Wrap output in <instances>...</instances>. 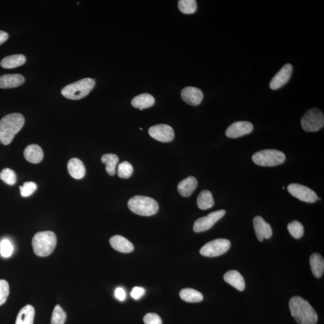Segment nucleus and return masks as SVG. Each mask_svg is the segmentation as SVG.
I'll return each instance as SVG.
<instances>
[{
  "label": "nucleus",
  "instance_id": "1",
  "mask_svg": "<svg viewBox=\"0 0 324 324\" xmlns=\"http://www.w3.org/2000/svg\"><path fill=\"white\" fill-rule=\"evenodd\" d=\"M289 306L292 317L299 324H316L318 320L317 313L308 301L302 297L295 296L289 300Z\"/></svg>",
  "mask_w": 324,
  "mask_h": 324
},
{
  "label": "nucleus",
  "instance_id": "2",
  "mask_svg": "<svg viewBox=\"0 0 324 324\" xmlns=\"http://www.w3.org/2000/svg\"><path fill=\"white\" fill-rule=\"evenodd\" d=\"M25 122L24 116L19 113H10L0 120V142L7 146L21 130Z\"/></svg>",
  "mask_w": 324,
  "mask_h": 324
},
{
  "label": "nucleus",
  "instance_id": "3",
  "mask_svg": "<svg viewBox=\"0 0 324 324\" xmlns=\"http://www.w3.org/2000/svg\"><path fill=\"white\" fill-rule=\"evenodd\" d=\"M56 245V237L52 231L36 233L32 240V246L35 255L45 257L54 252Z\"/></svg>",
  "mask_w": 324,
  "mask_h": 324
},
{
  "label": "nucleus",
  "instance_id": "4",
  "mask_svg": "<svg viewBox=\"0 0 324 324\" xmlns=\"http://www.w3.org/2000/svg\"><path fill=\"white\" fill-rule=\"evenodd\" d=\"M127 204L133 213L140 216L155 215L159 210L158 202L155 199L145 196H135L130 199Z\"/></svg>",
  "mask_w": 324,
  "mask_h": 324
},
{
  "label": "nucleus",
  "instance_id": "5",
  "mask_svg": "<svg viewBox=\"0 0 324 324\" xmlns=\"http://www.w3.org/2000/svg\"><path fill=\"white\" fill-rule=\"evenodd\" d=\"M95 86V81L92 78H84L67 85L61 90L62 95L70 100H79L85 98Z\"/></svg>",
  "mask_w": 324,
  "mask_h": 324
},
{
  "label": "nucleus",
  "instance_id": "6",
  "mask_svg": "<svg viewBox=\"0 0 324 324\" xmlns=\"http://www.w3.org/2000/svg\"><path fill=\"white\" fill-rule=\"evenodd\" d=\"M285 160V155L277 150H264L255 153L252 156L253 162L261 166L279 165Z\"/></svg>",
  "mask_w": 324,
  "mask_h": 324
},
{
  "label": "nucleus",
  "instance_id": "7",
  "mask_svg": "<svg viewBox=\"0 0 324 324\" xmlns=\"http://www.w3.org/2000/svg\"><path fill=\"white\" fill-rule=\"evenodd\" d=\"M301 124L306 132H317L324 127V113L318 108H312L303 115Z\"/></svg>",
  "mask_w": 324,
  "mask_h": 324
},
{
  "label": "nucleus",
  "instance_id": "8",
  "mask_svg": "<svg viewBox=\"0 0 324 324\" xmlns=\"http://www.w3.org/2000/svg\"><path fill=\"white\" fill-rule=\"evenodd\" d=\"M231 242L227 239L218 238L205 244L200 250V254L206 257H216L228 251Z\"/></svg>",
  "mask_w": 324,
  "mask_h": 324
},
{
  "label": "nucleus",
  "instance_id": "9",
  "mask_svg": "<svg viewBox=\"0 0 324 324\" xmlns=\"http://www.w3.org/2000/svg\"><path fill=\"white\" fill-rule=\"evenodd\" d=\"M225 214V210H220L210 213L209 215L205 216V217L198 218L193 225V230L197 233L206 231L212 228L214 224L218 220L221 219Z\"/></svg>",
  "mask_w": 324,
  "mask_h": 324
},
{
  "label": "nucleus",
  "instance_id": "10",
  "mask_svg": "<svg viewBox=\"0 0 324 324\" xmlns=\"http://www.w3.org/2000/svg\"><path fill=\"white\" fill-rule=\"evenodd\" d=\"M288 190L292 196L306 203H314L319 198L314 190L301 184H289L288 186Z\"/></svg>",
  "mask_w": 324,
  "mask_h": 324
},
{
  "label": "nucleus",
  "instance_id": "11",
  "mask_svg": "<svg viewBox=\"0 0 324 324\" xmlns=\"http://www.w3.org/2000/svg\"><path fill=\"white\" fill-rule=\"evenodd\" d=\"M151 137L162 143H169L174 138L175 134L172 128L167 124H158L151 127L149 130Z\"/></svg>",
  "mask_w": 324,
  "mask_h": 324
},
{
  "label": "nucleus",
  "instance_id": "12",
  "mask_svg": "<svg viewBox=\"0 0 324 324\" xmlns=\"http://www.w3.org/2000/svg\"><path fill=\"white\" fill-rule=\"evenodd\" d=\"M254 126L249 121H237L232 123L226 130V135L229 138H238L251 133Z\"/></svg>",
  "mask_w": 324,
  "mask_h": 324
},
{
  "label": "nucleus",
  "instance_id": "13",
  "mask_svg": "<svg viewBox=\"0 0 324 324\" xmlns=\"http://www.w3.org/2000/svg\"><path fill=\"white\" fill-rule=\"evenodd\" d=\"M293 67L291 64H286L271 79L270 87L272 90L280 89L285 85L291 78Z\"/></svg>",
  "mask_w": 324,
  "mask_h": 324
},
{
  "label": "nucleus",
  "instance_id": "14",
  "mask_svg": "<svg viewBox=\"0 0 324 324\" xmlns=\"http://www.w3.org/2000/svg\"><path fill=\"white\" fill-rule=\"evenodd\" d=\"M181 96L186 104L195 107L200 105L203 100V92L198 88L187 87L181 91Z\"/></svg>",
  "mask_w": 324,
  "mask_h": 324
},
{
  "label": "nucleus",
  "instance_id": "15",
  "mask_svg": "<svg viewBox=\"0 0 324 324\" xmlns=\"http://www.w3.org/2000/svg\"><path fill=\"white\" fill-rule=\"evenodd\" d=\"M254 227L259 241H263L271 238L272 235L271 227L261 216H256L254 218Z\"/></svg>",
  "mask_w": 324,
  "mask_h": 324
},
{
  "label": "nucleus",
  "instance_id": "16",
  "mask_svg": "<svg viewBox=\"0 0 324 324\" xmlns=\"http://www.w3.org/2000/svg\"><path fill=\"white\" fill-rule=\"evenodd\" d=\"M110 246L115 251L121 253H130L134 250L133 244L127 238L121 235H114L110 238Z\"/></svg>",
  "mask_w": 324,
  "mask_h": 324
},
{
  "label": "nucleus",
  "instance_id": "17",
  "mask_svg": "<svg viewBox=\"0 0 324 324\" xmlns=\"http://www.w3.org/2000/svg\"><path fill=\"white\" fill-rule=\"evenodd\" d=\"M25 78L20 74H8L0 76L1 89H12L24 84Z\"/></svg>",
  "mask_w": 324,
  "mask_h": 324
},
{
  "label": "nucleus",
  "instance_id": "18",
  "mask_svg": "<svg viewBox=\"0 0 324 324\" xmlns=\"http://www.w3.org/2000/svg\"><path fill=\"white\" fill-rule=\"evenodd\" d=\"M224 280L240 291H244L246 284L244 278L237 270H231L224 275Z\"/></svg>",
  "mask_w": 324,
  "mask_h": 324
},
{
  "label": "nucleus",
  "instance_id": "19",
  "mask_svg": "<svg viewBox=\"0 0 324 324\" xmlns=\"http://www.w3.org/2000/svg\"><path fill=\"white\" fill-rule=\"evenodd\" d=\"M198 181L193 176L184 179L180 182L178 185V191L184 197H188L197 189Z\"/></svg>",
  "mask_w": 324,
  "mask_h": 324
},
{
  "label": "nucleus",
  "instance_id": "20",
  "mask_svg": "<svg viewBox=\"0 0 324 324\" xmlns=\"http://www.w3.org/2000/svg\"><path fill=\"white\" fill-rule=\"evenodd\" d=\"M67 169L74 178L80 180L85 175V167L83 163L78 158H72L68 162Z\"/></svg>",
  "mask_w": 324,
  "mask_h": 324
},
{
  "label": "nucleus",
  "instance_id": "21",
  "mask_svg": "<svg viewBox=\"0 0 324 324\" xmlns=\"http://www.w3.org/2000/svg\"><path fill=\"white\" fill-rule=\"evenodd\" d=\"M24 157L31 163H38L44 158V152L41 147L36 144H31L25 148Z\"/></svg>",
  "mask_w": 324,
  "mask_h": 324
},
{
  "label": "nucleus",
  "instance_id": "22",
  "mask_svg": "<svg viewBox=\"0 0 324 324\" xmlns=\"http://www.w3.org/2000/svg\"><path fill=\"white\" fill-rule=\"evenodd\" d=\"M155 103L154 97L148 93L141 94L132 99V105L141 110L152 107Z\"/></svg>",
  "mask_w": 324,
  "mask_h": 324
},
{
  "label": "nucleus",
  "instance_id": "23",
  "mask_svg": "<svg viewBox=\"0 0 324 324\" xmlns=\"http://www.w3.org/2000/svg\"><path fill=\"white\" fill-rule=\"evenodd\" d=\"M310 265L311 271L314 276L320 278L323 276L324 271V260L322 256L318 253H315L310 258Z\"/></svg>",
  "mask_w": 324,
  "mask_h": 324
},
{
  "label": "nucleus",
  "instance_id": "24",
  "mask_svg": "<svg viewBox=\"0 0 324 324\" xmlns=\"http://www.w3.org/2000/svg\"><path fill=\"white\" fill-rule=\"evenodd\" d=\"M35 315V311L33 307L31 305L25 306L19 311L15 324H33Z\"/></svg>",
  "mask_w": 324,
  "mask_h": 324
},
{
  "label": "nucleus",
  "instance_id": "25",
  "mask_svg": "<svg viewBox=\"0 0 324 324\" xmlns=\"http://www.w3.org/2000/svg\"><path fill=\"white\" fill-rule=\"evenodd\" d=\"M26 61V58L22 54L9 55L2 59L1 66L4 69H13L21 66Z\"/></svg>",
  "mask_w": 324,
  "mask_h": 324
},
{
  "label": "nucleus",
  "instance_id": "26",
  "mask_svg": "<svg viewBox=\"0 0 324 324\" xmlns=\"http://www.w3.org/2000/svg\"><path fill=\"white\" fill-rule=\"evenodd\" d=\"M180 296L182 300L187 303H199L204 299L203 294L192 288L182 289Z\"/></svg>",
  "mask_w": 324,
  "mask_h": 324
},
{
  "label": "nucleus",
  "instance_id": "27",
  "mask_svg": "<svg viewBox=\"0 0 324 324\" xmlns=\"http://www.w3.org/2000/svg\"><path fill=\"white\" fill-rule=\"evenodd\" d=\"M197 204L199 209L207 210L212 208L215 205L214 199L211 192L208 190H203L198 195Z\"/></svg>",
  "mask_w": 324,
  "mask_h": 324
},
{
  "label": "nucleus",
  "instance_id": "28",
  "mask_svg": "<svg viewBox=\"0 0 324 324\" xmlns=\"http://www.w3.org/2000/svg\"><path fill=\"white\" fill-rule=\"evenodd\" d=\"M102 163L106 164V170L108 174L114 175L116 172V164H118L119 158L114 154H106L102 156Z\"/></svg>",
  "mask_w": 324,
  "mask_h": 324
},
{
  "label": "nucleus",
  "instance_id": "29",
  "mask_svg": "<svg viewBox=\"0 0 324 324\" xmlns=\"http://www.w3.org/2000/svg\"><path fill=\"white\" fill-rule=\"evenodd\" d=\"M178 6L181 12L187 15L194 13L197 9L195 0H180L178 2Z\"/></svg>",
  "mask_w": 324,
  "mask_h": 324
},
{
  "label": "nucleus",
  "instance_id": "30",
  "mask_svg": "<svg viewBox=\"0 0 324 324\" xmlns=\"http://www.w3.org/2000/svg\"><path fill=\"white\" fill-rule=\"evenodd\" d=\"M288 230L291 235L295 239H300L303 237L305 229L302 224L300 221L294 220L288 224Z\"/></svg>",
  "mask_w": 324,
  "mask_h": 324
},
{
  "label": "nucleus",
  "instance_id": "31",
  "mask_svg": "<svg viewBox=\"0 0 324 324\" xmlns=\"http://www.w3.org/2000/svg\"><path fill=\"white\" fill-rule=\"evenodd\" d=\"M66 320V314L59 305H56L54 308L52 317H51V324H64Z\"/></svg>",
  "mask_w": 324,
  "mask_h": 324
},
{
  "label": "nucleus",
  "instance_id": "32",
  "mask_svg": "<svg viewBox=\"0 0 324 324\" xmlns=\"http://www.w3.org/2000/svg\"><path fill=\"white\" fill-rule=\"evenodd\" d=\"M133 172L132 164L129 162L124 161L119 164L118 166V175L121 178H129L131 177Z\"/></svg>",
  "mask_w": 324,
  "mask_h": 324
},
{
  "label": "nucleus",
  "instance_id": "33",
  "mask_svg": "<svg viewBox=\"0 0 324 324\" xmlns=\"http://www.w3.org/2000/svg\"><path fill=\"white\" fill-rule=\"evenodd\" d=\"M0 178L8 185L12 186L16 183L17 177L15 172L9 168H5L1 170L0 173Z\"/></svg>",
  "mask_w": 324,
  "mask_h": 324
},
{
  "label": "nucleus",
  "instance_id": "34",
  "mask_svg": "<svg viewBox=\"0 0 324 324\" xmlns=\"http://www.w3.org/2000/svg\"><path fill=\"white\" fill-rule=\"evenodd\" d=\"M13 246L9 240L3 239L0 243V254L3 258H9L13 252Z\"/></svg>",
  "mask_w": 324,
  "mask_h": 324
},
{
  "label": "nucleus",
  "instance_id": "35",
  "mask_svg": "<svg viewBox=\"0 0 324 324\" xmlns=\"http://www.w3.org/2000/svg\"><path fill=\"white\" fill-rule=\"evenodd\" d=\"M37 184L35 182H25L23 186H20V192L22 197H28L35 192L37 189Z\"/></svg>",
  "mask_w": 324,
  "mask_h": 324
},
{
  "label": "nucleus",
  "instance_id": "36",
  "mask_svg": "<svg viewBox=\"0 0 324 324\" xmlns=\"http://www.w3.org/2000/svg\"><path fill=\"white\" fill-rule=\"evenodd\" d=\"M9 294V285L5 280H0V306L6 301Z\"/></svg>",
  "mask_w": 324,
  "mask_h": 324
},
{
  "label": "nucleus",
  "instance_id": "37",
  "mask_svg": "<svg viewBox=\"0 0 324 324\" xmlns=\"http://www.w3.org/2000/svg\"><path fill=\"white\" fill-rule=\"evenodd\" d=\"M145 324H162V321L158 314L149 313L144 317Z\"/></svg>",
  "mask_w": 324,
  "mask_h": 324
},
{
  "label": "nucleus",
  "instance_id": "38",
  "mask_svg": "<svg viewBox=\"0 0 324 324\" xmlns=\"http://www.w3.org/2000/svg\"><path fill=\"white\" fill-rule=\"evenodd\" d=\"M145 293H146V290L144 288H141V287L136 286L133 288L130 295H131V297L133 299L138 300L144 296Z\"/></svg>",
  "mask_w": 324,
  "mask_h": 324
},
{
  "label": "nucleus",
  "instance_id": "39",
  "mask_svg": "<svg viewBox=\"0 0 324 324\" xmlns=\"http://www.w3.org/2000/svg\"><path fill=\"white\" fill-rule=\"evenodd\" d=\"M115 296L118 300L121 301H124L126 299V294L124 289L122 288H117L115 291Z\"/></svg>",
  "mask_w": 324,
  "mask_h": 324
},
{
  "label": "nucleus",
  "instance_id": "40",
  "mask_svg": "<svg viewBox=\"0 0 324 324\" xmlns=\"http://www.w3.org/2000/svg\"><path fill=\"white\" fill-rule=\"evenodd\" d=\"M8 38V34L4 31L0 30V45L6 41Z\"/></svg>",
  "mask_w": 324,
  "mask_h": 324
}]
</instances>
